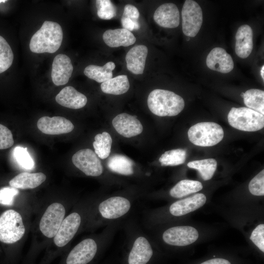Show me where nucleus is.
Wrapping results in <instances>:
<instances>
[{
	"label": "nucleus",
	"instance_id": "f257e3e1",
	"mask_svg": "<svg viewBox=\"0 0 264 264\" xmlns=\"http://www.w3.org/2000/svg\"><path fill=\"white\" fill-rule=\"evenodd\" d=\"M63 38L61 25L56 22L45 21L31 37L29 48L35 53H53L61 46Z\"/></svg>",
	"mask_w": 264,
	"mask_h": 264
},
{
	"label": "nucleus",
	"instance_id": "f03ea898",
	"mask_svg": "<svg viewBox=\"0 0 264 264\" xmlns=\"http://www.w3.org/2000/svg\"><path fill=\"white\" fill-rule=\"evenodd\" d=\"M150 111L159 116H174L184 109L183 99L173 91L162 89L152 91L147 99Z\"/></svg>",
	"mask_w": 264,
	"mask_h": 264
},
{
	"label": "nucleus",
	"instance_id": "7ed1b4c3",
	"mask_svg": "<svg viewBox=\"0 0 264 264\" xmlns=\"http://www.w3.org/2000/svg\"><path fill=\"white\" fill-rule=\"evenodd\" d=\"M224 132L218 124L200 122L190 128L188 136L191 143L201 147H210L220 142L223 138Z\"/></svg>",
	"mask_w": 264,
	"mask_h": 264
},
{
	"label": "nucleus",
	"instance_id": "20e7f679",
	"mask_svg": "<svg viewBox=\"0 0 264 264\" xmlns=\"http://www.w3.org/2000/svg\"><path fill=\"white\" fill-rule=\"evenodd\" d=\"M232 127L245 132H255L264 127V115L246 107H233L228 116Z\"/></svg>",
	"mask_w": 264,
	"mask_h": 264
},
{
	"label": "nucleus",
	"instance_id": "39448f33",
	"mask_svg": "<svg viewBox=\"0 0 264 264\" xmlns=\"http://www.w3.org/2000/svg\"><path fill=\"white\" fill-rule=\"evenodd\" d=\"M25 227L21 215L14 210H8L0 216V241L11 244L23 236Z\"/></svg>",
	"mask_w": 264,
	"mask_h": 264
},
{
	"label": "nucleus",
	"instance_id": "423d86ee",
	"mask_svg": "<svg viewBox=\"0 0 264 264\" xmlns=\"http://www.w3.org/2000/svg\"><path fill=\"white\" fill-rule=\"evenodd\" d=\"M133 202L129 198L121 196L108 198L98 204V214L105 223L112 222L123 218L129 213Z\"/></svg>",
	"mask_w": 264,
	"mask_h": 264
},
{
	"label": "nucleus",
	"instance_id": "0eeeda50",
	"mask_svg": "<svg viewBox=\"0 0 264 264\" xmlns=\"http://www.w3.org/2000/svg\"><path fill=\"white\" fill-rule=\"evenodd\" d=\"M181 16L184 34L189 37L196 36L203 22L202 11L199 5L193 0H185L182 9Z\"/></svg>",
	"mask_w": 264,
	"mask_h": 264
},
{
	"label": "nucleus",
	"instance_id": "6e6552de",
	"mask_svg": "<svg viewBox=\"0 0 264 264\" xmlns=\"http://www.w3.org/2000/svg\"><path fill=\"white\" fill-rule=\"evenodd\" d=\"M65 215V208L61 203H53L46 209L39 224L41 232L46 237L52 238L56 235Z\"/></svg>",
	"mask_w": 264,
	"mask_h": 264
},
{
	"label": "nucleus",
	"instance_id": "1a4fd4ad",
	"mask_svg": "<svg viewBox=\"0 0 264 264\" xmlns=\"http://www.w3.org/2000/svg\"><path fill=\"white\" fill-rule=\"evenodd\" d=\"M73 164L86 175L98 176L103 172V167L96 154L90 149L77 151L72 157Z\"/></svg>",
	"mask_w": 264,
	"mask_h": 264
},
{
	"label": "nucleus",
	"instance_id": "9d476101",
	"mask_svg": "<svg viewBox=\"0 0 264 264\" xmlns=\"http://www.w3.org/2000/svg\"><path fill=\"white\" fill-rule=\"evenodd\" d=\"M198 236V230L192 226H176L166 230L162 234V239L169 245L184 246L195 242Z\"/></svg>",
	"mask_w": 264,
	"mask_h": 264
},
{
	"label": "nucleus",
	"instance_id": "9b49d317",
	"mask_svg": "<svg viewBox=\"0 0 264 264\" xmlns=\"http://www.w3.org/2000/svg\"><path fill=\"white\" fill-rule=\"evenodd\" d=\"M98 250L97 242L87 238L75 245L68 254L66 264H88L95 256Z\"/></svg>",
	"mask_w": 264,
	"mask_h": 264
},
{
	"label": "nucleus",
	"instance_id": "f8f14e48",
	"mask_svg": "<svg viewBox=\"0 0 264 264\" xmlns=\"http://www.w3.org/2000/svg\"><path fill=\"white\" fill-rule=\"evenodd\" d=\"M81 223V217L77 212H73L65 218L61 224L54 242L58 247L66 245L74 237Z\"/></svg>",
	"mask_w": 264,
	"mask_h": 264
},
{
	"label": "nucleus",
	"instance_id": "ddd939ff",
	"mask_svg": "<svg viewBox=\"0 0 264 264\" xmlns=\"http://www.w3.org/2000/svg\"><path fill=\"white\" fill-rule=\"evenodd\" d=\"M153 255L150 241L144 235L136 236L128 257V264H147Z\"/></svg>",
	"mask_w": 264,
	"mask_h": 264
},
{
	"label": "nucleus",
	"instance_id": "4468645a",
	"mask_svg": "<svg viewBox=\"0 0 264 264\" xmlns=\"http://www.w3.org/2000/svg\"><path fill=\"white\" fill-rule=\"evenodd\" d=\"M37 125L41 132L49 135L67 133L74 129L72 122L62 116H43L38 120Z\"/></svg>",
	"mask_w": 264,
	"mask_h": 264
},
{
	"label": "nucleus",
	"instance_id": "2eb2a0df",
	"mask_svg": "<svg viewBox=\"0 0 264 264\" xmlns=\"http://www.w3.org/2000/svg\"><path fill=\"white\" fill-rule=\"evenodd\" d=\"M116 131L122 136L130 138L140 134L143 126L136 116L126 113L116 115L112 121Z\"/></svg>",
	"mask_w": 264,
	"mask_h": 264
},
{
	"label": "nucleus",
	"instance_id": "dca6fc26",
	"mask_svg": "<svg viewBox=\"0 0 264 264\" xmlns=\"http://www.w3.org/2000/svg\"><path fill=\"white\" fill-rule=\"evenodd\" d=\"M73 67L70 58L64 54H59L53 59L52 65L51 79L57 86L67 83L71 76Z\"/></svg>",
	"mask_w": 264,
	"mask_h": 264
},
{
	"label": "nucleus",
	"instance_id": "f3484780",
	"mask_svg": "<svg viewBox=\"0 0 264 264\" xmlns=\"http://www.w3.org/2000/svg\"><path fill=\"white\" fill-rule=\"evenodd\" d=\"M206 63L209 68L222 73L230 72L234 66L231 55L221 47L211 50L207 55Z\"/></svg>",
	"mask_w": 264,
	"mask_h": 264
},
{
	"label": "nucleus",
	"instance_id": "a211bd4d",
	"mask_svg": "<svg viewBox=\"0 0 264 264\" xmlns=\"http://www.w3.org/2000/svg\"><path fill=\"white\" fill-rule=\"evenodd\" d=\"M154 22L159 26L168 28L177 27L180 22L179 12L176 4L165 3L160 5L154 14Z\"/></svg>",
	"mask_w": 264,
	"mask_h": 264
},
{
	"label": "nucleus",
	"instance_id": "6ab92c4d",
	"mask_svg": "<svg viewBox=\"0 0 264 264\" xmlns=\"http://www.w3.org/2000/svg\"><path fill=\"white\" fill-rule=\"evenodd\" d=\"M206 201V196L198 193L174 202L169 207V211L172 216L180 217L199 209Z\"/></svg>",
	"mask_w": 264,
	"mask_h": 264
},
{
	"label": "nucleus",
	"instance_id": "aec40b11",
	"mask_svg": "<svg viewBox=\"0 0 264 264\" xmlns=\"http://www.w3.org/2000/svg\"><path fill=\"white\" fill-rule=\"evenodd\" d=\"M253 33L251 27L244 24L239 27L236 34L235 52L242 59L248 57L253 48Z\"/></svg>",
	"mask_w": 264,
	"mask_h": 264
},
{
	"label": "nucleus",
	"instance_id": "412c9836",
	"mask_svg": "<svg viewBox=\"0 0 264 264\" xmlns=\"http://www.w3.org/2000/svg\"><path fill=\"white\" fill-rule=\"evenodd\" d=\"M56 101L60 105L72 109H79L86 106L87 97L71 86L63 88L56 96Z\"/></svg>",
	"mask_w": 264,
	"mask_h": 264
},
{
	"label": "nucleus",
	"instance_id": "4be33fe9",
	"mask_svg": "<svg viewBox=\"0 0 264 264\" xmlns=\"http://www.w3.org/2000/svg\"><path fill=\"white\" fill-rule=\"evenodd\" d=\"M148 49L146 46L136 45L128 52L126 55L127 68L134 74L143 73Z\"/></svg>",
	"mask_w": 264,
	"mask_h": 264
},
{
	"label": "nucleus",
	"instance_id": "5701e85b",
	"mask_svg": "<svg viewBox=\"0 0 264 264\" xmlns=\"http://www.w3.org/2000/svg\"><path fill=\"white\" fill-rule=\"evenodd\" d=\"M103 39L105 43L110 47L128 46L136 41L134 35L124 28L108 29L103 33Z\"/></svg>",
	"mask_w": 264,
	"mask_h": 264
},
{
	"label": "nucleus",
	"instance_id": "b1692460",
	"mask_svg": "<svg viewBox=\"0 0 264 264\" xmlns=\"http://www.w3.org/2000/svg\"><path fill=\"white\" fill-rule=\"evenodd\" d=\"M45 179L46 176L41 172H23L13 178L9 184L11 187L16 189H34L40 185Z\"/></svg>",
	"mask_w": 264,
	"mask_h": 264
},
{
	"label": "nucleus",
	"instance_id": "393cba45",
	"mask_svg": "<svg viewBox=\"0 0 264 264\" xmlns=\"http://www.w3.org/2000/svg\"><path fill=\"white\" fill-rule=\"evenodd\" d=\"M115 67V64L111 61L102 66L90 65L85 67L84 73L88 78L102 83L112 78V71Z\"/></svg>",
	"mask_w": 264,
	"mask_h": 264
},
{
	"label": "nucleus",
	"instance_id": "a878e982",
	"mask_svg": "<svg viewBox=\"0 0 264 264\" xmlns=\"http://www.w3.org/2000/svg\"><path fill=\"white\" fill-rule=\"evenodd\" d=\"M134 163L128 157L115 154L110 156L107 163L109 169L112 172L124 176L133 174Z\"/></svg>",
	"mask_w": 264,
	"mask_h": 264
},
{
	"label": "nucleus",
	"instance_id": "bb28decb",
	"mask_svg": "<svg viewBox=\"0 0 264 264\" xmlns=\"http://www.w3.org/2000/svg\"><path fill=\"white\" fill-rule=\"evenodd\" d=\"M130 88V83L126 75H118L112 78L101 85L102 91L107 94L120 95L127 92Z\"/></svg>",
	"mask_w": 264,
	"mask_h": 264
},
{
	"label": "nucleus",
	"instance_id": "cd10ccee",
	"mask_svg": "<svg viewBox=\"0 0 264 264\" xmlns=\"http://www.w3.org/2000/svg\"><path fill=\"white\" fill-rule=\"evenodd\" d=\"M203 188L201 182L196 180L183 179L176 183L170 191L171 197L180 198L200 191Z\"/></svg>",
	"mask_w": 264,
	"mask_h": 264
},
{
	"label": "nucleus",
	"instance_id": "c85d7f7f",
	"mask_svg": "<svg viewBox=\"0 0 264 264\" xmlns=\"http://www.w3.org/2000/svg\"><path fill=\"white\" fill-rule=\"evenodd\" d=\"M244 104L250 109L264 114V91L262 90L252 88L242 93Z\"/></svg>",
	"mask_w": 264,
	"mask_h": 264
},
{
	"label": "nucleus",
	"instance_id": "c756f323",
	"mask_svg": "<svg viewBox=\"0 0 264 264\" xmlns=\"http://www.w3.org/2000/svg\"><path fill=\"white\" fill-rule=\"evenodd\" d=\"M187 166L198 170L204 180H208L212 178L216 170L217 162L214 158H208L190 161Z\"/></svg>",
	"mask_w": 264,
	"mask_h": 264
},
{
	"label": "nucleus",
	"instance_id": "7c9ffc66",
	"mask_svg": "<svg viewBox=\"0 0 264 264\" xmlns=\"http://www.w3.org/2000/svg\"><path fill=\"white\" fill-rule=\"evenodd\" d=\"M93 146L95 153L101 159L107 158L110 153L112 138L110 135L106 132L98 133L94 137Z\"/></svg>",
	"mask_w": 264,
	"mask_h": 264
},
{
	"label": "nucleus",
	"instance_id": "2f4dec72",
	"mask_svg": "<svg viewBox=\"0 0 264 264\" xmlns=\"http://www.w3.org/2000/svg\"><path fill=\"white\" fill-rule=\"evenodd\" d=\"M186 156L185 150L176 149L165 152L159 157V161L162 166H174L184 163Z\"/></svg>",
	"mask_w": 264,
	"mask_h": 264
},
{
	"label": "nucleus",
	"instance_id": "473e14b6",
	"mask_svg": "<svg viewBox=\"0 0 264 264\" xmlns=\"http://www.w3.org/2000/svg\"><path fill=\"white\" fill-rule=\"evenodd\" d=\"M14 59L12 50L6 40L0 35V73L11 66Z\"/></svg>",
	"mask_w": 264,
	"mask_h": 264
},
{
	"label": "nucleus",
	"instance_id": "72a5a7b5",
	"mask_svg": "<svg viewBox=\"0 0 264 264\" xmlns=\"http://www.w3.org/2000/svg\"><path fill=\"white\" fill-rule=\"evenodd\" d=\"M13 156L22 168L26 170H32L34 168V160L29 154L26 148L16 146L13 149Z\"/></svg>",
	"mask_w": 264,
	"mask_h": 264
},
{
	"label": "nucleus",
	"instance_id": "f704fd0d",
	"mask_svg": "<svg viewBox=\"0 0 264 264\" xmlns=\"http://www.w3.org/2000/svg\"><path fill=\"white\" fill-rule=\"evenodd\" d=\"M96 6L99 18L103 20H110L116 14V8L110 0H97Z\"/></svg>",
	"mask_w": 264,
	"mask_h": 264
},
{
	"label": "nucleus",
	"instance_id": "c9c22d12",
	"mask_svg": "<svg viewBox=\"0 0 264 264\" xmlns=\"http://www.w3.org/2000/svg\"><path fill=\"white\" fill-rule=\"evenodd\" d=\"M249 192L253 195L262 196L264 195V170H262L253 177L248 185Z\"/></svg>",
	"mask_w": 264,
	"mask_h": 264
},
{
	"label": "nucleus",
	"instance_id": "e433bc0d",
	"mask_svg": "<svg viewBox=\"0 0 264 264\" xmlns=\"http://www.w3.org/2000/svg\"><path fill=\"white\" fill-rule=\"evenodd\" d=\"M19 194L18 189L12 187H4L0 189V204L4 205H12L14 197Z\"/></svg>",
	"mask_w": 264,
	"mask_h": 264
},
{
	"label": "nucleus",
	"instance_id": "4c0bfd02",
	"mask_svg": "<svg viewBox=\"0 0 264 264\" xmlns=\"http://www.w3.org/2000/svg\"><path fill=\"white\" fill-rule=\"evenodd\" d=\"M13 144L12 132L7 127L0 124V150L8 149Z\"/></svg>",
	"mask_w": 264,
	"mask_h": 264
},
{
	"label": "nucleus",
	"instance_id": "58836bf2",
	"mask_svg": "<svg viewBox=\"0 0 264 264\" xmlns=\"http://www.w3.org/2000/svg\"><path fill=\"white\" fill-rule=\"evenodd\" d=\"M250 239L263 252H264V224L258 225L253 230Z\"/></svg>",
	"mask_w": 264,
	"mask_h": 264
},
{
	"label": "nucleus",
	"instance_id": "ea45409f",
	"mask_svg": "<svg viewBox=\"0 0 264 264\" xmlns=\"http://www.w3.org/2000/svg\"><path fill=\"white\" fill-rule=\"evenodd\" d=\"M121 22L123 28L130 32L138 30L140 28V24L137 20H132L128 18L122 17Z\"/></svg>",
	"mask_w": 264,
	"mask_h": 264
},
{
	"label": "nucleus",
	"instance_id": "a19ab883",
	"mask_svg": "<svg viewBox=\"0 0 264 264\" xmlns=\"http://www.w3.org/2000/svg\"><path fill=\"white\" fill-rule=\"evenodd\" d=\"M122 17L137 20L139 17V12L137 8L134 5L127 4L124 7V12Z\"/></svg>",
	"mask_w": 264,
	"mask_h": 264
},
{
	"label": "nucleus",
	"instance_id": "79ce46f5",
	"mask_svg": "<svg viewBox=\"0 0 264 264\" xmlns=\"http://www.w3.org/2000/svg\"><path fill=\"white\" fill-rule=\"evenodd\" d=\"M200 264H231L228 260L223 258H214L201 263Z\"/></svg>",
	"mask_w": 264,
	"mask_h": 264
},
{
	"label": "nucleus",
	"instance_id": "37998d69",
	"mask_svg": "<svg viewBox=\"0 0 264 264\" xmlns=\"http://www.w3.org/2000/svg\"><path fill=\"white\" fill-rule=\"evenodd\" d=\"M264 66H263L261 70V75L263 79V80L264 79Z\"/></svg>",
	"mask_w": 264,
	"mask_h": 264
},
{
	"label": "nucleus",
	"instance_id": "c03bdc74",
	"mask_svg": "<svg viewBox=\"0 0 264 264\" xmlns=\"http://www.w3.org/2000/svg\"><path fill=\"white\" fill-rule=\"evenodd\" d=\"M6 1V0H0V3H1V2H5Z\"/></svg>",
	"mask_w": 264,
	"mask_h": 264
}]
</instances>
